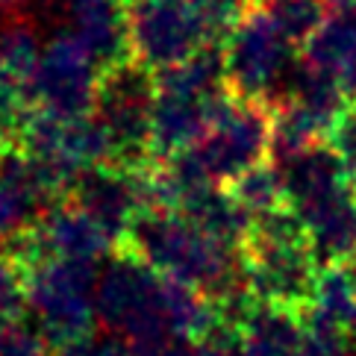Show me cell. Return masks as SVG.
Listing matches in <instances>:
<instances>
[{"label":"cell","mask_w":356,"mask_h":356,"mask_svg":"<svg viewBox=\"0 0 356 356\" xmlns=\"http://www.w3.org/2000/svg\"><path fill=\"white\" fill-rule=\"evenodd\" d=\"M345 271H348V277H350V286H353V291H356V259H350V262L345 265Z\"/></svg>","instance_id":"d4e9b609"},{"label":"cell","mask_w":356,"mask_h":356,"mask_svg":"<svg viewBox=\"0 0 356 356\" xmlns=\"http://www.w3.org/2000/svg\"><path fill=\"white\" fill-rule=\"evenodd\" d=\"M42 3H62V0H42ZM65 3H68V0H65Z\"/></svg>","instance_id":"484cf974"},{"label":"cell","mask_w":356,"mask_h":356,"mask_svg":"<svg viewBox=\"0 0 356 356\" xmlns=\"http://www.w3.org/2000/svg\"><path fill=\"white\" fill-rule=\"evenodd\" d=\"M127 12L133 59L154 74L180 65L212 44L195 0H133Z\"/></svg>","instance_id":"52a82bcc"},{"label":"cell","mask_w":356,"mask_h":356,"mask_svg":"<svg viewBox=\"0 0 356 356\" xmlns=\"http://www.w3.org/2000/svg\"><path fill=\"white\" fill-rule=\"evenodd\" d=\"M298 47L277 33L259 3H250L224 42V71L230 92L241 100L274 104L283 95L291 68L298 65Z\"/></svg>","instance_id":"5b68a950"},{"label":"cell","mask_w":356,"mask_h":356,"mask_svg":"<svg viewBox=\"0 0 356 356\" xmlns=\"http://www.w3.org/2000/svg\"><path fill=\"white\" fill-rule=\"evenodd\" d=\"M56 356H136V348L127 339L109 333V336H88L77 345L62 348Z\"/></svg>","instance_id":"44dd1931"},{"label":"cell","mask_w":356,"mask_h":356,"mask_svg":"<svg viewBox=\"0 0 356 356\" xmlns=\"http://www.w3.org/2000/svg\"><path fill=\"white\" fill-rule=\"evenodd\" d=\"M136 356H192L188 345H162V348H136Z\"/></svg>","instance_id":"603a6c76"},{"label":"cell","mask_w":356,"mask_h":356,"mask_svg":"<svg viewBox=\"0 0 356 356\" xmlns=\"http://www.w3.org/2000/svg\"><path fill=\"white\" fill-rule=\"evenodd\" d=\"M154 97V71L138 65L136 59L100 74L95 118L109 138L115 168H142L150 162Z\"/></svg>","instance_id":"8992f818"},{"label":"cell","mask_w":356,"mask_h":356,"mask_svg":"<svg viewBox=\"0 0 356 356\" xmlns=\"http://www.w3.org/2000/svg\"><path fill=\"white\" fill-rule=\"evenodd\" d=\"M345 348L348 345H339V341H327V339H318V336H309L307 333L300 356H348Z\"/></svg>","instance_id":"7402d4cb"},{"label":"cell","mask_w":356,"mask_h":356,"mask_svg":"<svg viewBox=\"0 0 356 356\" xmlns=\"http://www.w3.org/2000/svg\"><path fill=\"white\" fill-rule=\"evenodd\" d=\"M303 327L309 336L339 341V345H348L356 336V291L345 265L321 268L315 298L309 309L303 312Z\"/></svg>","instance_id":"4fadbf2b"},{"label":"cell","mask_w":356,"mask_h":356,"mask_svg":"<svg viewBox=\"0 0 356 356\" xmlns=\"http://www.w3.org/2000/svg\"><path fill=\"white\" fill-rule=\"evenodd\" d=\"M262 12L271 18L277 33L291 47H307L327 18L324 0H259Z\"/></svg>","instance_id":"e0dca14e"},{"label":"cell","mask_w":356,"mask_h":356,"mask_svg":"<svg viewBox=\"0 0 356 356\" xmlns=\"http://www.w3.org/2000/svg\"><path fill=\"white\" fill-rule=\"evenodd\" d=\"M238 207L245 209L253 221L265 218L271 212L286 209V186H283V171H280L277 162H262L257 168H250L248 174H241L238 180H233L227 186Z\"/></svg>","instance_id":"2e32d148"},{"label":"cell","mask_w":356,"mask_h":356,"mask_svg":"<svg viewBox=\"0 0 356 356\" xmlns=\"http://www.w3.org/2000/svg\"><path fill=\"white\" fill-rule=\"evenodd\" d=\"M271 138H274V112L262 100H233L209 133L180 156L200 180L212 186H230L241 174L271 159Z\"/></svg>","instance_id":"3957f363"},{"label":"cell","mask_w":356,"mask_h":356,"mask_svg":"<svg viewBox=\"0 0 356 356\" xmlns=\"http://www.w3.org/2000/svg\"><path fill=\"white\" fill-rule=\"evenodd\" d=\"M238 333L245 356H300L307 327L303 315L253 298L245 318L238 321Z\"/></svg>","instance_id":"5bb4252c"},{"label":"cell","mask_w":356,"mask_h":356,"mask_svg":"<svg viewBox=\"0 0 356 356\" xmlns=\"http://www.w3.org/2000/svg\"><path fill=\"white\" fill-rule=\"evenodd\" d=\"M353 339H356V336H353Z\"/></svg>","instance_id":"83f0119b"},{"label":"cell","mask_w":356,"mask_h":356,"mask_svg":"<svg viewBox=\"0 0 356 356\" xmlns=\"http://www.w3.org/2000/svg\"><path fill=\"white\" fill-rule=\"evenodd\" d=\"M30 307L27 265L9 248H0V324H15Z\"/></svg>","instance_id":"ac0fdd59"},{"label":"cell","mask_w":356,"mask_h":356,"mask_svg":"<svg viewBox=\"0 0 356 356\" xmlns=\"http://www.w3.org/2000/svg\"><path fill=\"white\" fill-rule=\"evenodd\" d=\"M118 250H130L159 274L203 291L215 303L248 291L241 248L207 233L177 212H142Z\"/></svg>","instance_id":"6da1fadb"},{"label":"cell","mask_w":356,"mask_h":356,"mask_svg":"<svg viewBox=\"0 0 356 356\" xmlns=\"http://www.w3.org/2000/svg\"><path fill=\"white\" fill-rule=\"evenodd\" d=\"M21 3L24 0H0V18L9 21V18L21 15Z\"/></svg>","instance_id":"cb8c5ba5"},{"label":"cell","mask_w":356,"mask_h":356,"mask_svg":"<svg viewBox=\"0 0 356 356\" xmlns=\"http://www.w3.org/2000/svg\"><path fill=\"white\" fill-rule=\"evenodd\" d=\"M0 356H56L50 341L24 321L0 324Z\"/></svg>","instance_id":"d6986e66"},{"label":"cell","mask_w":356,"mask_h":356,"mask_svg":"<svg viewBox=\"0 0 356 356\" xmlns=\"http://www.w3.org/2000/svg\"><path fill=\"white\" fill-rule=\"evenodd\" d=\"M241 265L248 291L257 300L298 315L309 309L321 262L289 207L250 224L248 238L241 241Z\"/></svg>","instance_id":"7a4b0ae2"},{"label":"cell","mask_w":356,"mask_h":356,"mask_svg":"<svg viewBox=\"0 0 356 356\" xmlns=\"http://www.w3.org/2000/svg\"><path fill=\"white\" fill-rule=\"evenodd\" d=\"M56 203L59 200L44 183L42 171L27 156L15 154L3 159L0 162V248L24 236Z\"/></svg>","instance_id":"8fae6325"},{"label":"cell","mask_w":356,"mask_h":356,"mask_svg":"<svg viewBox=\"0 0 356 356\" xmlns=\"http://www.w3.org/2000/svg\"><path fill=\"white\" fill-rule=\"evenodd\" d=\"M39 62L42 50L30 21L21 15L3 21V27H0V77L33 100V80L39 71Z\"/></svg>","instance_id":"9a60e30c"},{"label":"cell","mask_w":356,"mask_h":356,"mask_svg":"<svg viewBox=\"0 0 356 356\" xmlns=\"http://www.w3.org/2000/svg\"><path fill=\"white\" fill-rule=\"evenodd\" d=\"M95 265L42 259L27 265L30 309L42 324V336L56 350L95 336L97 303Z\"/></svg>","instance_id":"277c9868"},{"label":"cell","mask_w":356,"mask_h":356,"mask_svg":"<svg viewBox=\"0 0 356 356\" xmlns=\"http://www.w3.org/2000/svg\"><path fill=\"white\" fill-rule=\"evenodd\" d=\"M124 3H127V6H130V3H133V0H124Z\"/></svg>","instance_id":"4316f807"},{"label":"cell","mask_w":356,"mask_h":356,"mask_svg":"<svg viewBox=\"0 0 356 356\" xmlns=\"http://www.w3.org/2000/svg\"><path fill=\"white\" fill-rule=\"evenodd\" d=\"M327 145L336 150V156L341 159V165H345L348 180L356 188V104H350L345 112H341V118L336 121L333 130H330Z\"/></svg>","instance_id":"ffe728a7"},{"label":"cell","mask_w":356,"mask_h":356,"mask_svg":"<svg viewBox=\"0 0 356 356\" xmlns=\"http://www.w3.org/2000/svg\"><path fill=\"white\" fill-rule=\"evenodd\" d=\"M300 56L356 104V0H341L327 9L321 30L309 39Z\"/></svg>","instance_id":"7c38bea8"},{"label":"cell","mask_w":356,"mask_h":356,"mask_svg":"<svg viewBox=\"0 0 356 356\" xmlns=\"http://www.w3.org/2000/svg\"><path fill=\"white\" fill-rule=\"evenodd\" d=\"M233 100V92L200 95L180 92V88H159L150 115V162H171L192 150L209 133L215 118Z\"/></svg>","instance_id":"9c48e42d"},{"label":"cell","mask_w":356,"mask_h":356,"mask_svg":"<svg viewBox=\"0 0 356 356\" xmlns=\"http://www.w3.org/2000/svg\"><path fill=\"white\" fill-rule=\"evenodd\" d=\"M71 33L95 56L100 74L133 62L130 12L124 0H68Z\"/></svg>","instance_id":"30bf717a"},{"label":"cell","mask_w":356,"mask_h":356,"mask_svg":"<svg viewBox=\"0 0 356 356\" xmlns=\"http://www.w3.org/2000/svg\"><path fill=\"white\" fill-rule=\"evenodd\" d=\"M100 68L71 30L56 33L42 50L33 80V106L62 118L95 115Z\"/></svg>","instance_id":"ba28073f"}]
</instances>
